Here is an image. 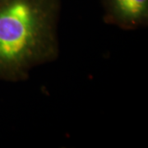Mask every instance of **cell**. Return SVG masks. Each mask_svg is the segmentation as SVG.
<instances>
[{
    "instance_id": "cell-2",
    "label": "cell",
    "mask_w": 148,
    "mask_h": 148,
    "mask_svg": "<svg viewBox=\"0 0 148 148\" xmlns=\"http://www.w3.org/2000/svg\"><path fill=\"white\" fill-rule=\"evenodd\" d=\"M105 21L124 30L144 27L148 22V0H104Z\"/></svg>"
},
{
    "instance_id": "cell-1",
    "label": "cell",
    "mask_w": 148,
    "mask_h": 148,
    "mask_svg": "<svg viewBox=\"0 0 148 148\" xmlns=\"http://www.w3.org/2000/svg\"><path fill=\"white\" fill-rule=\"evenodd\" d=\"M59 8V0L0 3V79H25L33 67L56 58Z\"/></svg>"
},
{
    "instance_id": "cell-3",
    "label": "cell",
    "mask_w": 148,
    "mask_h": 148,
    "mask_svg": "<svg viewBox=\"0 0 148 148\" xmlns=\"http://www.w3.org/2000/svg\"><path fill=\"white\" fill-rule=\"evenodd\" d=\"M3 1H4V0H0V3H1V2H3Z\"/></svg>"
}]
</instances>
